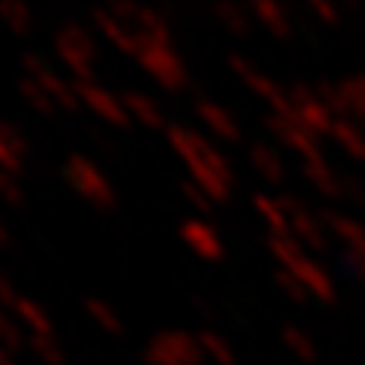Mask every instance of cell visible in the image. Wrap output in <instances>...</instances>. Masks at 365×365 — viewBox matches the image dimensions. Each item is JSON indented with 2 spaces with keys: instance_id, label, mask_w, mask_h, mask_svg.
I'll return each mask as SVG.
<instances>
[{
  "instance_id": "30",
  "label": "cell",
  "mask_w": 365,
  "mask_h": 365,
  "mask_svg": "<svg viewBox=\"0 0 365 365\" xmlns=\"http://www.w3.org/2000/svg\"><path fill=\"white\" fill-rule=\"evenodd\" d=\"M9 244V232H6V225L0 222V247H6Z\"/></svg>"
},
{
  "instance_id": "26",
  "label": "cell",
  "mask_w": 365,
  "mask_h": 365,
  "mask_svg": "<svg viewBox=\"0 0 365 365\" xmlns=\"http://www.w3.org/2000/svg\"><path fill=\"white\" fill-rule=\"evenodd\" d=\"M256 13H259L262 19H265L268 25H271L274 31H277V34H283V19H280V13H277V6H271V4H259V6H256Z\"/></svg>"
},
{
  "instance_id": "27",
  "label": "cell",
  "mask_w": 365,
  "mask_h": 365,
  "mask_svg": "<svg viewBox=\"0 0 365 365\" xmlns=\"http://www.w3.org/2000/svg\"><path fill=\"white\" fill-rule=\"evenodd\" d=\"M256 207H259L262 213H265V216H268V220H271V225H274V228H283V216L277 213V207H274V204H271V201H265V198H262V195H259V198H256Z\"/></svg>"
},
{
  "instance_id": "29",
  "label": "cell",
  "mask_w": 365,
  "mask_h": 365,
  "mask_svg": "<svg viewBox=\"0 0 365 365\" xmlns=\"http://www.w3.org/2000/svg\"><path fill=\"white\" fill-rule=\"evenodd\" d=\"M0 365H19V362L13 359V353H9V350H4V347H0Z\"/></svg>"
},
{
  "instance_id": "5",
  "label": "cell",
  "mask_w": 365,
  "mask_h": 365,
  "mask_svg": "<svg viewBox=\"0 0 365 365\" xmlns=\"http://www.w3.org/2000/svg\"><path fill=\"white\" fill-rule=\"evenodd\" d=\"M73 91H76V98L83 101V104L95 113L98 119H104L110 125H119V128L128 125V110H125L122 98L110 95L107 88H101L95 83H73Z\"/></svg>"
},
{
  "instance_id": "23",
  "label": "cell",
  "mask_w": 365,
  "mask_h": 365,
  "mask_svg": "<svg viewBox=\"0 0 365 365\" xmlns=\"http://www.w3.org/2000/svg\"><path fill=\"white\" fill-rule=\"evenodd\" d=\"M216 16H220L235 34H244L247 31V19L241 16V9H235V6H228V4H220V6H216Z\"/></svg>"
},
{
  "instance_id": "2",
  "label": "cell",
  "mask_w": 365,
  "mask_h": 365,
  "mask_svg": "<svg viewBox=\"0 0 365 365\" xmlns=\"http://www.w3.org/2000/svg\"><path fill=\"white\" fill-rule=\"evenodd\" d=\"M55 52L61 55V61L71 67V73L76 76V83H91V61H95V40L91 34L79 25V21H67V25L55 34Z\"/></svg>"
},
{
  "instance_id": "16",
  "label": "cell",
  "mask_w": 365,
  "mask_h": 365,
  "mask_svg": "<svg viewBox=\"0 0 365 365\" xmlns=\"http://www.w3.org/2000/svg\"><path fill=\"white\" fill-rule=\"evenodd\" d=\"M0 19H4L6 28L16 31V34H28V31H31V13H28L25 4H13V0H4V4H0Z\"/></svg>"
},
{
  "instance_id": "22",
  "label": "cell",
  "mask_w": 365,
  "mask_h": 365,
  "mask_svg": "<svg viewBox=\"0 0 365 365\" xmlns=\"http://www.w3.org/2000/svg\"><path fill=\"white\" fill-rule=\"evenodd\" d=\"M0 140H4L9 150L19 153V155H25L28 153V140H25V134H21L13 122H0Z\"/></svg>"
},
{
  "instance_id": "1",
  "label": "cell",
  "mask_w": 365,
  "mask_h": 365,
  "mask_svg": "<svg viewBox=\"0 0 365 365\" xmlns=\"http://www.w3.org/2000/svg\"><path fill=\"white\" fill-rule=\"evenodd\" d=\"M64 177L76 189L79 198H86L98 213H113L119 207L116 189L110 186V180L88 162L86 155H71L64 162Z\"/></svg>"
},
{
  "instance_id": "20",
  "label": "cell",
  "mask_w": 365,
  "mask_h": 365,
  "mask_svg": "<svg viewBox=\"0 0 365 365\" xmlns=\"http://www.w3.org/2000/svg\"><path fill=\"white\" fill-rule=\"evenodd\" d=\"M180 192H182V198H186L189 204H195V207H198L201 213H210L213 201L207 198V192H204L201 186H195L192 180H182V182H180Z\"/></svg>"
},
{
  "instance_id": "11",
  "label": "cell",
  "mask_w": 365,
  "mask_h": 365,
  "mask_svg": "<svg viewBox=\"0 0 365 365\" xmlns=\"http://www.w3.org/2000/svg\"><path fill=\"white\" fill-rule=\"evenodd\" d=\"M13 314L31 329V335H52V319H49V314H46L34 299H25V295H19Z\"/></svg>"
},
{
  "instance_id": "18",
  "label": "cell",
  "mask_w": 365,
  "mask_h": 365,
  "mask_svg": "<svg viewBox=\"0 0 365 365\" xmlns=\"http://www.w3.org/2000/svg\"><path fill=\"white\" fill-rule=\"evenodd\" d=\"M198 341H201V347L210 353V356L220 362V365H235V356H232V350H228V344L220 338V335H213V332H201L198 335Z\"/></svg>"
},
{
  "instance_id": "25",
  "label": "cell",
  "mask_w": 365,
  "mask_h": 365,
  "mask_svg": "<svg viewBox=\"0 0 365 365\" xmlns=\"http://www.w3.org/2000/svg\"><path fill=\"white\" fill-rule=\"evenodd\" d=\"M0 170H6V174H21V155L19 153H13L9 146L0 140Z\"/></svg>"
},
{
  "instance_id": "4",
  "label": "cell",
  "mask_w": 365,
  "mask_h": 365,
  "mask_svg": "<svg viewBox=\"0 0 365 365\" xmlns=\"http://www.w3.org/2000/svg\"><path fill=\"white\" fill-rule=\"evenodd\" d=\"M21 64H25V73L34 79V83H40L46 88V95H49L55 104L64 107L67 113H79V104H83V101L76 98L73 86H67L61 76H55V71L40 58V55H25Z\"/></svg>"
},
{
  "instance_id": "19",
  "label": "cell",
  "mask_w": 365,
  "mask_h": 365,
  "mask_svg": "<svg viewBox=\"0 0 365 365\" xmlns=\"http://www.w3.org/2000/svg\"><path fill=\"white\" fill-rule=\"evenodd\" d=\"M143 362H146V365H180V362L174 359V353H170L155 335H153V341H150V344H146V350H143Z\"/></svg>"
},
{
  "instance_id": "10",
  "label": "cell",
  "mask_w": 365,
  "mask_h": 365,
  "mask_svg": "<svg viewBox=\"0 0 365 365\" xmlns=\"http://www.w3.org/2000/svg\"><path fill=\"white\" fill-rule=\"evenodd\" d=\"M195 110H198V116H201V122H207L210 125V131L213 134H220L222 140H237L241 137V131H237V125H235V119L228 116V113L220 107V104H213V101H198L195 104Z\"/></svg>"
},
{
  "instance_id": "8",
  "label": "cell",
  "mask_w": 365,
  "mask_h": 365,
  "mask_svg": "<svg viewBox=\"0 0 365 365\" xmlns=\"http://www.w3.org/2000/svg\"><path fill=\"white\" fill-rule=\"evenodd\" d=\"M162 344L174 353V359L180 365H204V347H201V341L195 335H189V332H158L155 335Z\"/></svg>"
},
{
  "instance_id": "24",
  "label": "cell",
  "mask_w": 365,
  "mask_h": 365,
  "mask_svg": "<svg viewBox=\"0 0 365 365\" xmlns=\"http://www.w3.org/2000/svg\"><path fill=\"white\" fill-rule=\"evenodd\" d=\"M253 162H256L262 170H265L268 177H274V180L280 177V162L265 150V146H256V150H253Z\"/></svg>"
},
{
  "instance_id": "12",
  "label": "cell",
  "mask_w": 365,
  "mask_h": 365,
  "mask_svg": "<svg viewBox=\"0 0 365 365\" xmlns=\"http://www.w3.org/2000/svg\"><path fill=\"white\" fill-rule=\"evenodd\" d=\"M186 168H189L192 182H195V186H201L204 192H207V198H210V201H225V198H228V182L216 177L213 170H210L207 165H204V162H189Z\"/></svg>"
},
{
  "instance_id": "28",
  "label": "cell",
  "mask_w": 365,
  "mask_h": 365,
  "mask_svg": "<svg viewBox=\"0 0 365 365\" xmlns=\"http://www.w3.org/2000/svg\"><path fill=\"white\" fill-rule=\"evenodd\" d=\"M16 302H19V295H16V289H13V283L0 277V304L13 311V307H16Z\"/></svg>"
},
{
  "instance_id": "6",
  "label": "cell",
  "mask_w": 365,
  "mask_h": 365,
  "mask_svg": "<svg viewBox=\"0 0 365 365\" xmlns=\"http://www.w3.org/2000/svg\"><path fill=\"white\" fill-rule=\"evenodd\" d=\"M180 237L189 244V250H192L195 256L207 259V262L222 259L220 235H216L207 222H201V220H189V222H182V225H180Z\"/></svg>"
},
{
  "instance_id": "13",
  "label": "cell",
  "mask_w": 365,
  "mask_h": 365,
  "mask_svg": "<svg viewBox=\"0 0 365 365\" xmlns=\"http://www.w3.org/2000/svg\"><path fill=\"white\" fill-rule=\"evenodd\" d=\"M19 91H21V98L28 101V104L40 113V116H55V110H58V104L46 95V88L40 83H34L31 76H21L19 79Z\"/></svg>"
},
{
  "instance_id": "21",
  "label": "cell",
  "mask_w": 365,
  "mask_h": 365,
  "mask_svg": "<svg viewBox=\"0 0 365 365\" xmlns=\"http://www.w3.org/2000/svg\"><path fill=\"white\" fill-rule=\"evenodd\" d=\"M0 198H4L6 204H13V207H21V204H25L21 186L16 182L13 174H6V170H0Z\"/></svg>"
},
{
  "instance_id": "15",
  "label": "cell",
  "mask_w": 365,
  "mask_h": 365,
  "mask_svg": "<svg viewBox=\"0 0 365 365\" xmlns=\"http://www.w3.org/2000/svg\"><path fill=\"white\" fill-rule=\"evenodd\" d=\"M28 347L37 353V356H40L46 365H64V362H67L64 350L58 347L55 335H28Z\"/></svg>"
},
{
  "instance_id": "7",
  "label": "cell",
  "mask_w": 365,
  "mask_h": 365,
  "mask_svg": "<svg viewBox=\"0 0 365 365\" xmlns=\"http://www.w3.org/2000/svg\"><path fill=\"white\" fill-rule=\"evenodd\" d=\"M91 21L98 25V31L104 34V37L116 46V49H122L125 55H140V37L131 31V28H125L122 21H116L110 16V9H91Z\"/></svg>"
},
{
  "instance_id": "14",
  "label": "cell",
  "mask_w": 365,
  "mask_h": 365,
  "mask_svg": "<svg viewBox=\"0 0 365 365\" xmlns=\"http://www.w3.org/2000/svg\"><path fill=\"white\" fill-rule=\"evenodd\" d=\"M86 314L95 319V323L101 329H107L110 335H122L125 332V323H122V317L113 311V307L107 302H101V299H86Z\"/></svg>"
},
{
  "instance_id": "9",
  "label": "cell",
  "mask_w": 365,
  "mask_h": 365,
  "mask_svg": "<svg viewBox=\"0 0 365 365\" xmlns=\"http://www.w3.org/2000/svg\"><path fill=\"white\" fill-rule=\"evenodd\" d=\"M122 104H125V110H128V116H134L137 122H143L146 128H165V116H162V110L155 107L153 98L140 95V91H125Z\"/></svg>"
},
{
  "instance_id": "3",
  "label": "cell",
  "mask_w": 365,
  "mask_h": 365,
  "mask_svg": "<svg viewBox=\"0 0 365 365\" xmlns=\"http://www.w3.org/2000/svg\"><path fill=\"white\" fill-rule=\"evenodd\" d=\"M137 61L146 73L162 88L168 91H182L189 86V71H186V61L174 52V46H143Z\"/></svg>"
},
{
  "instance_id": "17",
  "label": "cell",
  "mask_w": 365,
  "mask_h": 365,
  "mask_svg": "<svg viewBox=\"0 0 365 365\" xmlns=\"http://www.w3.org/2000/svg\"><path fill=\"white\" fill-rule=\"evenodd\" d=\"M25 341H28V338H21L19 326H16V319L9 317V314L0 311V347L9 350V353H16V350L25 347Z\"/></svg>"
}]
</instances>
